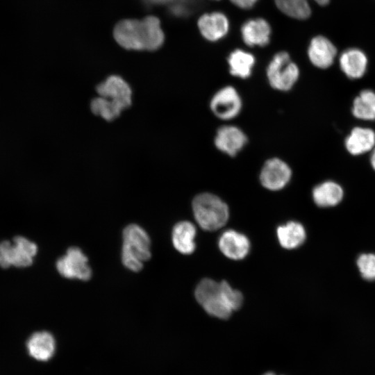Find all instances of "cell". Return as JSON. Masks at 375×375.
Instances as JSON below:
<instances>
[{
    "label": "cell",
    "instance_id": "cell-17",
    "mask_svg": "<svg viewBox=\"0 0 375 375\" xmlns=\"http://www.w3.org/2000/svg\"><path fill=\"white\" fill-rule=\"evenodd\" d=\"M29 354L35 359L46 361L54 353L56 342L53 336L47 331L34 333L27 342Z\"/></svg>",
    "mask_w": 375,
    "mask_h": 375
},
{
    "label": "cell",
    "instance_id": "cell-4",
    "mask_svg": "<svg viewBox=\"0 0 375 375\" xmlns=\"http://www.w3.org/2000/svg\"><path fill=\"white\" fill-rule=\"evenodd\" d=\"M117 43L128 50L151 51L152 27L147 17L142 20L127 19L120 21L114 28Z\"/></svg>",
    "mask_w": 375,
    "mask_h": 375
},
{
    "label": "cell",
    "instance_id": "cell-7",
    "mask_svg": "<svg viewBox=\"0 0 375 375\" xmlns=\"http://www.w3.org/2000/svg\"><path fill=\"white\" fill-rule=\"evenodd\" d=\"M38 252L36 244L22 236H17L12 243L3 241L0 243V266L26 267L30 266Z\"/></svg>",
    "mask_w": 375,
    "mask_h": 375
},
{
    "label": "cell",
    "instance_id": "cell-3",
    "mask_svg": "<svg viewBox=\"0 0 375 375\" xmlns=\"http://www.w3.org/2000/svg\"><path fill=\"white\" fill-rule=\"evenodd\" d=\"M192 210L197 222L206 231L220 228L226 224L229 217L226 203L209 192L199 194L194 198Z\"/></svg>",
    "mask_w": 375,
    "mask_h": 375
},
{
    "label": "cell",
    "instance_id": "cell-6",
    "mask_svg": "<svg viewBox=\"0 0 375 375\" xmlns=\"http://www.w3.org/2000/svg\"><path fill=\"white\" fill-rule=\"evenodd\" d=\"M299 76L298 66L285 51L275 54L267 68L269 85L275 90L286 92L292 89Z\"/></svg>",
    "mask_w": 375,
    "mask_h": 375
},
{
    "label": "cell",
    "instance_id": "cell-23",
    "mask_svg": "<svg viewBox=\"0 0 375 375\" xmlns=\"http://www.w3.org/2000/svg\"><path fill=\"white\" fill-rule=\"evenodd\" d=\"M314 1L321 6H325L329 2V0ZM275 3L282 12L297 19H307L311 14L308 0H275Z\"/></svg>",
    "mask_w": 375,
    "mask_h": 375
},
{
    "label": "cell",
    "instance_id": "cell-24",
    "mask_svg": "<svg viewBox=\"0 0 375 375\" xmlns=\"http://www.w3.org/2000/svg\"><path fill=\"white\" fill-rule=\"evenodd\" d=\"M352 112L356 118L375 120V92L362 90L353 101Z\"/></svg>",
    "mask_w": 375,
    "mask_h": 375
},
{
    "label": "cell",
    "instance_id": "cell-19",
    "mask_svg": "<svg viewBox=\"0 0 375 375\" xmlns=\"http://www.w3.org/2000/svg\"><path fill=\"white\" fill-rule=\"evenodd\" d=\"M196 228L190 222L177 223L172 230V240L174 248L183 254H190L195 249Z\"/></svg>",
    "mask_w": 375,
    "mask_h": 375
},
{
    "label": "cell",
    "instance_id": "cell-22",
    "mask_svg": "<svg viewBox=\"0 0 375 375\" xmlns=\"http://www.w3.org/2000/svg\"><path fill=\"white\" fill-rule=\"evenodd\" d=\"M255 61V58L251 53L242 49H235L228 58L230 73L240 78H249L251 74Z\"/></svg>",
    "mask_w": 375,
    "mask_h": 375
},
{
    "label": "cell",
    "instance_id": "cell-14",
    "mask_svg": "<svg viewBox=\"0 0 375 375\" xmlns=\"http://www.w3.org/2000/svg\"><path fill=\"white\" fill-rule=\"evenodd\" d=\"M308 54L313 65L318 68L326 69L333 63L337 49L328 39L318 35L311 40Z\"/></svg>",
    "mask_w": 375,
    "mask_h": 375
},
{
    "label": "cell",
    "instance_id": "cell-28",
    "mask_svg": "<svg viewBox=\"0 0 375 375\" xmlns=\"http://www.w3.org/2000/svg\"><path fill=\"white\" fill-rule=\"evenodd\" d=\"M265 375H276V374H273V373H267V374H265Z\"/></svg>",
    "mask_w": 375,
    "mask_h": 375
},
{
    "label": "cell",
    "instance_id": "cell-26",
    "mask_svg": "<svg viewBox=\"0 0 375 375\" xmlns=\"http://www.w3.org/2000/svg\"><path fill=\"white\" fill-rule=\"evenodd\" d=\"M235 6L242 8H252L258 0H230Z\"/></svg>",
    "mask_w": 375,
    "mask_h": 375
},
{
    "label": "cell",
    "instance_id": "cell-5",
    "mask_svg": "<svg viewBox=\"0 0 375 375\" xmlns=\"http://www.w3.org/2000/svg\"><path fill=\"white\" fill-rule=\"evenodd\" d=\"M194 295L209 315L224 319L231 315L233 309L226 297L222 282L204 278L197 285Z\"/></svg>",
    "mask_w": 375,
    "mask_h": 375
},
{
    "label": "cell",
    "instance_id": "cell-25",
    "mask_svg": "<svg viewBox=\"0 0 375 375\" xmlns=\"http://www.w3.org/2000/svg\"><path fill=\"white\" fill-rule=\"evenodd\" d=\"M356 263L363 278L367 281L375 280V254H361Z\"/></svg>",
    "mask_w": 375,
    "mask_h": 375
},
{
    "label": "cell",
    "instance_id": "cell-1",
    "mask_svg": "<svg viewBox=\"0 0 375 375\" xmlns=\"http://www.w3.org/2000/svg\"><path fill=\"white\" fill-rule=\"evenodd\" d=\"M99 97L91 101L93 114L108 122L117 118L132 103V90L129 84L119 75H111L97 85Z\"/></svg>",
    "mask_w": 375,
    "mask_h": 375
},
{
    "label": "cell",
    "instance_id": "cell-8",
    "mask_svg": "<svg viewBox=\"0 0 375 375\" xmlns=\"http://www.w3.org/2000/svg\"><path fill=\"white\" fill-rule=\"evenodd\" d=\"M56 266L59 274L67 278L88 281L92 276L87 256L76 247L69 248Z\"/></svg>",
    "mask_w": 375,
    "mask_h": 375
},
{
    "label": "cell",
    "instance_id": "cell-21",
    "mask_svg": "<svg viewBox=\"0 0 375 375\" xmlns=\"http://www.w3.org/2000/svg\"><path fill=\"white\" fill-rule=\"evenodd\" d=\"M277 237L280 244L283 248L293 249L303 243L306 234L301 224L297 222H290L278 227Z\"/></svg>",
    "mask_w": 375,
    "mask_h": 375
},
{
    "label": "cell",
    "instance_id": "cell-15",
    "mask_svg": "<svg viewBox=\"0 0 375 375\" xmlns=\"http://www.w3.org/2000/svg\"><path fill=\"white\" fill-rule=\"evenodd\" d=\"M241 35L247 45L264 47L269 42L271 27L262 18L251 19L242 24Z\"/></svg>",
    "mask_w": 375,
    "mask_h": 375
},
{
    "label": "cell",
    "instance_id": "cell-11",
    "mask_svg": "<svg viewBox=\"0 0 375 375\" xmlns=\"http://www.w3.org/2000/svg\"><path fill=\"white\" fill-rule=\"evenodd\" d=\"M214 142L219 151L234 156L246 145L247 137L240 128L224 125L217 129Z\"/></svg>",
    "mask_w": 375,
    "mask_h": 375
},
{
    "label": "cell",
    "instance_id": "cell-20",
    "mask_svg": "<svg viewBox=\"0 0 375 375\" xmlns=\"http://www.w3.org/2000/svg\"><path fill=\"white\" fill-rule=\"evenodd\" d=\"M314 202L319 207H331L338 204L342 199L344 192L342 187L331 181H324L312 190Z\"/></svg>",
    "mask_w": 375,
    "mask_h": 375
},
{
    "label": "cell",
    "instance_id": "cell-12",
    "mask_svg": "<svg viewBox=\"0 0 375 375\" xmlns=\"http://www.w3.org/2000/svg\"><path fill=\"white\" fill-rule=\"evenodd\" d=\"M197 25L202 36L211 42L223 38L229 29L228 18L220 12L203 14L199 18Z\"/></svg>",
    "mask_w": 375,
    "mask_h": 375
},
{
    "label": "cell",
    "instance_id": "cell-18",
    "mask_svg": "<svg viewBox=\"0 0 375 375\" xmlns=\"http://www.w3.org/2000/svg\"><path fill=\"white\" fill-rule=\"evenodd\" d=\"M375 146V133L368 128L355 127L345 140L347 150L352 155H360Z\"/></svg>",
    "mask_w": 375,
    "mask_h": 375
},
{
    "label": "cell",
    "instance_id": "cell-13",
    "mask_svg": "<svg viewBox=\"0 0 375 375\" xmlns=\"http://www.w3.org/2000/svg\"><path fill=\"white\" fill-rule=\"evenodd\" d=\"M218 245L223 254L233 260L243 259L250 249L249 239L233 230L224 231L219 238Z\"/></svg>",
    "mask_w": 375,
    "mask_h": 375
},
{
    "label": "cell",
    "instance_id": "cell-2",
    "mask_svg": "<svg viewBox=\"0 0 375 375\" xmlns=\"http://www.w3.org/2000/svg\"><path fill=\"white\" fill-rule=\"evenodd\" d=\"M123 245L122 261L128 269L138 272L143 262L151 258V240L149 235L141 226L129 224L122 233Z\"/></svg>",
    "mask_w": 375,
    "mask_h": 375
},
{
    "label": "cell",
    "instance_id": "cell-27",
    "mask_svg": "<svg viewBox=\"0 0 375 375\" xmlns=\"http://www.w3.org/2000/svg\"><path fill=\"white\" fill-rule=\"evenodd\" d=\"M371 165L373 167V169L375 170V148L374 149L371 158H370Z\"/></svg>",
    "mask_w": 375,
    "mask_h": 375
},
{
    "label": "cell",
    "instance_id": "cell-16",
    "mask_svg": "<svg viewBox=\"0 0 375 375\" xmlns=\"http://www.w3.org/2000/svg\"><path fill=\"white\" fill-rule=\"evenodd\" d=\"M339 63L347 76L353 79L359 78L366 72L367 58L365 53L358 49H348L340 55Z\"/></svg>",
    "mask_w": 375,
    "mask_h": 375
},
{
    "label": "cell",
    "instance_id": "cell-10",
    "mask_svg": "<svg viewBox=\"0 0 375 375\" xmlns=\"http://www.w3.org/2000/svg\"><path fill=\"white\" fill-rule=\"evenodd\" d=\"M292 169L283 160L270 158L264 163L260 173L261 185L267 190L277 191L284 188L292 178Z\"/></svg>",
    "mask_w": 375,
    "mask_h": 375
},
{
    "label": "cell",
    "instance_id": "cell-9",
    "mask_svg": "<svg viewBox=\"0 0 375 375\" xmlns=\"http://www.w3.org/2000/svg\"><path fill=\"white\" fill-rule=\"evenodd\" d=\"M242 107V99L237 90L226 86L219 90L210 99V108L219 119L230 120L236 117Z\"/></svg>",
    "mask_w": 375,
    "mask_h": 375
}]
</instances>
